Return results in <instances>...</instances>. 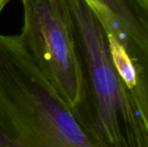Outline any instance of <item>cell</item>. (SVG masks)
<instances>
[{
	"instance_id": "obj_1",
	"label": "cell",
	"mask_w": 148,
	"mask_h": 147,
	"mask_svg": "<svg viewBox=\"0 0 148 147\" xmlns=\"http://www.w3.org/2000/svg\"><path fill=\"white\" fill-rule=\"evenodd\" d=\"M63 1L83 79V102L75 120L94 147H148V112L117 71L105 29L84 0Z\"/></svg>"
},
{
	"instance_id": "obj_2",
	"label": "cell",
	"mask_w": 148,
	"mask_h": 147,
	"mask_svg": "<svg viewBox=\"0 0 148 147\" xmlns=\"http://www.w3.org/2000/svg\"><path fill=\"white\" fill-rule=\"evenodd\" d=\"M0 147H94L20 35L0 34Z\"/></svg>"
},
{
	"instance_id": "obj_3",
	"label": "cell",
	"mask_w": 148,
	"mask_h": 147,
	"mask_svg": "<svg viewBox=\"0 0 148 147\" xmlns=\"http://www.w3.org/2000/svg\"><path fill=\"white\" fill-rule=\"evenodd\" d=\"M20 36L36 66L75 114L83 102V79L73 23L63 0H22Z\"/></svg>"
},
{
	"instance_id": "obj_4",
	"label": "cell",
	"mask_w": 148,
	"mask_h": 147,
	"mask_svg": "<svg viewBox=\"0 0 148 147\" xmlns=\"http://www.w3.org/2000/svg\"><path fill=\"white\" fill-rule=\"evenodd\" d=\"M108 37L132 59L148 53L147 16L127 0H84Z\"/></svg>"
},
{
	"instance_id": "obj_5",
	"label": "cell",
	"mask_w": 148,
	"mask_h": 147,
	"mask_svg": "<svg viewBox=\"0 0 148 147\" xmlns=\"http://www.w3.org/2000/svg\"><path fill=\"white\" fill-rule=\"evenodd\" d=\"M11 0H0V14L3 10V9L5 7V5Z\"/></svg>"
},
{
	"instance_id": "obj_6",
	"label": "cell",
	"mask_w": 148,
	"mask_h": 147,
	"mask_svg": "<svg viewBox=\"0 0 148 147\" xmlns=\"http://www.w3.org/2000/svg\"><path fill=\"white\" fill-rule=\"evenodd\" d=\"M127 1H128V2H130V3H132V4H133V5H134L135 8H137L139 10H140L139 9V7L137 6V4H136V3H135V0H127Z\"/></svg>"
}]
</instances>
